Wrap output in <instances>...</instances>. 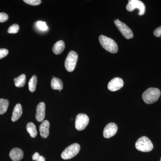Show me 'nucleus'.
Returning <instances> with one entry per match:
<instances>
[{
  "instance_id": "18",
  "label": "nucleus",
  "mask_w": 161,
  "mask_h": 161,
  "mask_svg": "<svg viewBox=\"0 0 161 161\" xmlns=\"http://www.w3.org/2000/svg\"><path fill=\"white\" fill-rule=\"evenodd\" d=\"M26 80V75L24 74L20 75L14 79L15 86L17 87H23L25 86Z\"/></svg>"
},
{
  "instance_id": "22",
  "label": "nucleus",
  "mask_w": 161,
  "mask_h": 161,
  "mask_svg": "<svg viewBox=\"0 0 161 161\" xmlns=\"http://www.w3.org/2000/svg\"><path fill=\"white\" fill-rule=\"evenodd\" d=\"M19 25L14 24L9 26L7 31L9 34H16L19 32Z\"/></svg>"
},
{
  "instance_id": "6",
  "label": "nucleus",
  "mask_w": 161,
  "mask_h": 161,
  "mask_svg": "<svg viewBox=\"0 0 161 161\" xmlns=\"http://www.w3.org/2000/svg\"><path fill=\"white\" fill-rule=\"evenodd\" d=\"M139 10L138 15H143L145 13L146 6L142 1L139 0H130L126 6V9L128 11L132 12L135 9Z\"/></svg>"
},
{
  "instance_id": "1",
  "label": "nucleus",
  "mask_w": 161,
  "mask_h": 161,
  "mask_svg": "<svg viewBox=\"0 0 161 161\" xmlns=\"http://www.w3.org/2000/svg\"><path fill=\"white\" fill-rule=\"evenodd\" d=\"M161 95V92L156 88H150L144 92L142 94V99L147 104H152L158 100Z\"/></svg>"
},
{
  "instance_id": "13",
  "label": "nucleus",
  "mask_w": 161,
  "mask_h": 161,
  "mask_svg": "<svg viewBox=\"0 0 161 161\" xmlns=\"http://www.w3.org/2000/svg\"><path fill=\"white\" fill-rule=\"evenodd\" d=\"M9 157L13 161H20L23 157V151L20 148H14L9 153Z\"/></svg>"
},
{
  "instance_id": "3",
  "label": "nucleus",
  "mask_w": 161,
  "mask_h": 161,
  "mask_svg": "<svg viewBox=\"0 0 161 161\" xmlns=\"http://www.w3.org/2000/svg\"><path fill=\"white\" fill-rule=\"evenodd\" d=\"M135 147L139 151L143 152H150L153 149V144L147 136H143L138 139L135 144Z\"/></svg>"
},
{
  "instance_id": "16",
  "label": "nucleus",
  "mask_w": 161,
  "mask_h": 161,
  "mask_svg": "<svg viewBox=\"0 0 161 161\" xmlns=\"http://www.w3.org/2000/svg\"><path fill=\"white\" fill-rule=\"evenodd\" d=\"M51 86L53 90H58L60 92V90L63 89V83L59 78L53 77L51 80Z\"/></svg>"
},
{
  "instance_id": "7",
  "label": "nucleus",
  "mask_w": 161,
  "mask_h": 161,
  "mask_svg": "<svg viewBox=\"0 0 161 161\" xmlns=\"http://www.w3.org/2000/svg\"><path fill=\"white\" fill-rule=\"evenodd\" d=\"M89 122V118L88 115L83 113L78 114L76 116L75 126L76 130L82 131L84 130Z\"/></svg>"
},
{
  "instance_id": "5",
  "label": "nucleus",
  "mask_w": 161,
  "mask_h": 161,
  "mask_svg": "<svg viewBox=\"0 0 161 161\" xmlns=\"http://www.w3.org/2000/svg\"><path fill=\"white\" fill-rule=\"evenodd\" d=\"M78 59L76 52L71 51L69 53L64 62V66L67 71L71 72L75 70Z\"/></svg>"
},
{
  "instance_id": "15",
  "label": "nucleus",
  "mask_w": 161,
  "mask_h": 161,
  "mask_svg": "<svg viewBox=\"0 0 161 161\" xmlns=\"http://www.w3.org/2000/svg\"><path fill=\"white\" fill-rule=\"evenodd\" d=\"M65 48V44L62 40H59L54 44L53 51L56 55H59L63 52Z\"/></svg>"
},
{
  "instance_id": "12",
  "label": "nucleus",
  "mask_w": 161,
  "mask_h": 161,
  "mask_svg": "<svg viewBox=\"0 0 161 161\" xmlns=\"http://www.w3.org/2000/svg\"><path fill=\"white\" fill-rule=\"evenodd\" d=\"M50 123L48 120H43L40 126V136L43 138H47L49 134Z\"/></svg>"
},
{
  "instance_id": "10",
  "label": "nucleus",
  "mask_w": 161,
  "mask_h": 161,
  "mask_svg": "<svg viewBox=\"0 0 161 161\" xmlns=\"http://www.w3.org/2000/svg\"><path fill=\"white\" fill-rule=\"evenodd\" d=\"M123 86V80L121 78H115L110 80L108 84V87L111 92H115L121 88Z\"/></svg>"
},
{
  "instance_id": "26",
  "label": "nucleus",
  "mask_w": 161,
  "mask_h": 161,
  "mask_svg": "<svg viewBox=\"0 0 161 161\" xmlns=\"http://www.w3.org/2000/svg\"><path fill=\"white\" fill-rule=\"evenodd\" d=\"M9 51L6 48H1L0 49V60L5 58L8 54Z\"/></svg>"
},
{
  "instance_id": "24",
  "label": "nucleus",
  "mask_w": 161,
  "mask_h": 161,
  "mask_svg": "<svg viewBox=\"0 0 161 161\" xmlns=\"http://www.w3.org/2000/svg\"><path fill=\"white\" fill-rule=\"evenodd\" d=\"M32 159L36 161H45V158L43 156L40 155L37 152H36L32 156Z\"/></svg>"
},
{
  "instance_id": "8",
  "label": "nucleus",
  "mask_w": 161,
  "mask_h": 161,
  "mask_svg": "<svg viewBox=\"0 0 161 161\" xmlns=\"http://www.w3.org/2000/svg\"><path fill=\"white\" fill-rule=\"evenodd\" d=\"M114 23L121 33L126 39H130L133 37L132 31L125 23H122L119 19L115 20Z\"/></svg>"
},
{
  "instance_id": "4",
  "label": "nucleus",
  "mask_w": 161,
  "mask_h": 161,
  "mask_svg": "<svg viewBox=\"0 0 161 161\" xmlns=\"http://www.w3.org/2000/svg\"><path fill=\"white\" fill-rule=\"evenodd\" d=\"M80 150V146L78 143H74L70 145L64 150L61 154L62 159H69L75 157L78 154Z\"/></svg>"
},
{
  "instance_id": "17",
  "label": "nucleus",
  "mask_w": 161,
  "mask_h": 161,
  "mask_svg": "<svg viewBox=\"0 0 161 161\" xmlns=\"http://www.w3.org/2000/svg\"><path fill=\"white\" fill-rule=\"evenodd\" d=\"M26 130L29 133L31 136L32 138H35L37 134L36 128L33 123L29 122L26 125Z\"/></svg>"
},
{
  "instance_id": "27",
  "label": "nucleus",
  "mask_w": 161,
  "mask_h": 161,
  "mask_svg": "<svg viewBox=\"0 0 161 161\" xmlns=\"http://www.w3.org/2000/svg\"><path fill=\"white\" fill-rule=\"evenodd\" d=\"M153 35L157 37L160 36L161 35V26L155 29V30L153 31Z\"/></svg>"
},
{
  "instance_id": "21",
  "label": "nucleus",
  "mask_w": 161,
  "mask_h": 161,
  "mask_svg": "<svg viewBox=\"0 0 161 161\" xmlns=\"http://www.w3.org/2000/svg\"><path fill=\"white\" fill-rule=\"evenodd\" d=\"M36 26L37 27L42 31H46L48 29L47 25L46 23L43 21H38L36 23Z\"/></svg>"
},
{
  "instance_id": "28",
  "label": "nucleus",
  "mask_w": 161,
  "mask_h": 161,
  "mask_svg": "<svg viewBox=\"0 0 161 161\" xmlns=\"http://www.w3.org/2000/svg\"><path fill=\"white\" fill-rule=\"evenodd\" d=\"M160 161H161V158H160Z\"/></svg>"
},
{
  "instance_id": "9",
  "label": "nucleus",
  "mask_w": 161,
  "mask_h": 161,
  "mask_svg": "<svg viewBox=\"0 0 161 161\" xmlns=\"http://www.w3.org/2000/svg\"><path fill=\"white\" fill-rule=\"evenodd\" d=\"M118 130L117 125L114 123H110L104 129L103 135L106 138H109L114 136Z\"/></svg>"
},
{
  "instance_id": "19",
  "label": "nucleus",
  "mask_w": 161,
  "mask_h": 161,
  "mask_svg": "<svg viewBox=\"0 0 161 161\" xmlns=\"http://www.w3.org/2000/svg\"><path fill=\"white\" fill-rule=\"evenodd\" d=\"M9 105V100L6 99H0V114L3 115L7 112Z\"/></svg>"
},
{
  "instance_id": "14",
  "label": "nucleus",
  "mask_w": 161,
  "mask_h": 161,
  "mask_svg": "<svg viewBox=\"0 0 161 161\" xmlns=\"http://www.w3.org/2000/svg\"><path fill=\"white\" fill-rule=\"evenodd\" d=\"M23 113V109L22 105L20 103L16 105L13 112L12 116L11 117V120L13 122H15L18 120Z\"/></svg>"
},
{
  "instance_id": "20",
  "label": "nucleus",
  "mask_w": 161,
  "mask_h": 161,
  "mask_svg": "<svg viewBox=\"0 0 161 161\" xmlns=\"http://www.w3.org/2000/svg\"><path fill=\"white\" fill-rule=\"evenodd\" d=\"M37 83V76L36 75H33L28 82V88L31 92H34L36 91Z\"/></svg>"
},
{
  "instance_id": "25",
  "label": "nucleus",
  "mask_w": 161,
  "mask_h": 161,
  "mask_svg": "<svg viewBox=\"0 0 161 161\" xmlns=\"http://www.w3.org/2000/svg\"><path fill=\"white\" fill-rule=\"evenodd\" d=\"M9 19L8 15L5 13H0V23L6 22Z\"/></svg>"
},
{
  "instance_id": "2",
  "label": "nucleus",
  "mask_w": 161,
  "mask_h": 161,
  "mask_svg": "<svg viewBox=\"0 0 161 161\" xmlns=\"http://www.w3.org/2000/svg\"><path fill=\"white\" fill-rule=\"evenodd\" d=\"M99 43L104 49L107 51L115 53L118 51V47L117 43L111 38L101 35L99 37Z\"/></svg>"
},
{
  "instance_id": "11",
  "label": "nucleus",
  "mask_w": 161,
  "mask_h": 161,
  "mask_svg": "<svg viewBox=\"0 0 161 161\" xmlns=\"http://www.w3.org/2000/svg\"><path fill=\"white\" fill-rule=\"evenodd\" d=\"M45 117V104L44 103L40 102L36 108V118L38 122L43 121Z\"/></svg>"
},
{
  "instance_id": "23",
  "label": "nucleus",
  "mask_w": 161,
  "mask_h": 161,
  "mask_svg": "<svg viewBox=\"0 0 161 161\" xmlns=\"http://www.w3.org/2000/svg\"><path fill=\"white\" fill-rule=\"evenodd\" d=\"M23 2L27 4L31 5V6H38L40 5L41 3V1L40 0H24Z\"/></svg>"
}]
</instances>
